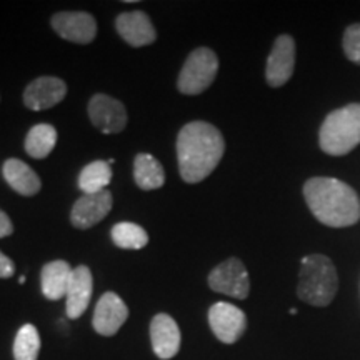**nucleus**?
Instances as JSON below:
<instances>
[{
	"label": "nucleus",
	"instance_id": "1",
	"mask_svg": "<svg viewBox=\"0 0 360 360\" xmlns=\"http://www.w3.org/2000/svg\"><path fill=\"white\" fill-rule=\"evenodd\" d=\"M225 152V141L212 124L195 120L184 125L177 137L179 172L187 184H199L214 172Z\"/></svg>",
	"mask_w": 360,
	"mask_h": 360
},
{
	"label": "nucleus",
	"instance_id": "2",
	"mask_svg": "<svg viewBox=\"0 0 360 360\" xmlns=\"http://www.w3.org/2000/svg\"><path fill=\"white\" fill-rule=\"evenodd\" d=\"M304 199L314 217L328 227H350L360 220L359 195L339 179H309L304 186Z\"/></svg>",
	"mask_w": 360,
	"mask_h": 360
},
{
	"label": "nucleus",
	"instance_id": "3",
	"mask_svg": "<svg viewBox=\"0 0 360 360\" xmlns=\"http://www.w3.org/2000/svg\"><path fill=\"white\" fill-rule=\"evenodd\" d=\"M339 290L335 265L326 255L314 254L302 259L297 283V295L314 307H327Z\"/></svg>",
	"mask_w": 360,
	"mask_h": 360
},
{
	"label": "nucleus",
	"instance_id": "4",
	"mask_svg": "<svg viewBox=\"0 0 360 360\" xmlns=\"http://www.w3.org/2000/svg\"><path fill=\"white\" fill-rule=\"evenodd\" d=\"M321 148L328 155H345L360 143V103L330 112L319 134Z\"/></svg>",
	"mask_w": 360,
	"mask_h": 360
},
{
	"label": "nucleus",
	"instance_id": "5",
	"mask_svg": "<svg viewBox=\"0 0 360 360\" xmlns=\"http://www.w3.org/2000/svg\"><path fill=\"white\" fill-rule=\"evenodd\" d=\"M219 72L217 53L209 47L195 49L179 74L177 89L186 96H199L212 85Z\"/></svg>",
	"mask_w": 360,
	"mask_h": 360
},
{
	"label": "nucleus",
	"instance_id": "6",
	"mask_svg": "<svg viewBox=\"0 0 360 360\" xmlns=\"http://www.w3.org/2000/svg\"><path fill=\"white\" fill-rule=\"evenodd\" d=\"M209 287L217 294L244 300L250 292L249 272L242 260L227 259L209 274Z\"/></svg>",
	"mask_w": 360,
	"mask_h": 360
},
{
	"label": "nucleus",
	"instance_id": "7",
	"mask_svg": "<svg viewBox=\"0 0 360 360\" xmlns=\"http://www.w3.org/2000/svg\"><path fill=\"white\" fill-rule=\"evenodd\" d=\"M209 323L214 335L224 344H233L244 335L247 317L244 310L227 302L214 304L209 310Z\"/></svg>",
	"mask_w": 360,
	"mask_h": 360
},
{
	"label": "nucleus",
	"instance_id": "8",
	"mask_svg": "<svg viewBox=\"0 0 360 360\" xmlns=\"http://www.w3.org/2000/svg\"><path fill=\"white\" fill-rule=\"evenodd\" d=\"M89 117L103 134H119L127 125V110L124 103L105 94H96L90 98Z\"/></svg>",
	"mask_w": 360,
	"mask_h": 360
},
{
	"label": "nucleus",
	"instance_id": "9",
	"mask_svg": "<svg viewBox=\"0 0 360 360\" xmlns=\"http://www.w3.org/2000/svg\"><path fill=\"white\" fill-rule=\"evenodd\" d=\"M295 67V42L290 35H281L274 42L272 52L267 58L265 79L270 87H282L289 82Z\"/></svg>",
	"mask_w": 360,
	"mask_h": 360
},
{
	"label": "nucleus",
	"instance_id": "10",
	"mask_svg": "<svg viewBox=\"0 0 360 360\" xmlns=\"http://www.w3.org/2000/svg\"><path fill=\"white\" fill-rule=\"evenodd\" d=\"M58 37L75 44H90L97 35V22L87 12H58L51 20Z\"/></svg>",
	"mask_w": 360,
	"mask_h": 360
},
{
	"label": "nucleus",
	"instance_id": "11",
	"mask_svg": "<svg viewBox=\"0 0 360 360\" xmlns=\"http://www.w3.org/2000/svg\"><path fill=\"white\" fill-rule=\"evenodd\" d=\"M114 205V199L109 191L97 193H84L75 202L70 212V222L75 229H90L105 219Z\"/></svg>",
	"mask_w": 360,
	"mask_h": 360
},
{
	"label": "nucleus",
	"instance_id": "12",
	"mask_svg": "<svg viewBox=\"0 0 360 360\" xmlns=\"http://www.w3.org/2000/svg\"><path fill=\"white\" fill-rule=\"evenodd\" d=\"M129 319L127 305L114 292H105L94 310L92 326L97 334L110 337L115 335Z\"/></svg>",
	"mask_w": 360,
	"mask_h": 360
},
{
	"label": "nucleus",
	"instance_id": "13",
	"mask_svg": "<svg viewBox=\"0 0 360 360\" xmlns=\"http://www.w3.org/2000/svg\"><path fill=\"white\" fill-rule=\"evenodd\" d=\"M67 85L57 77H39L27 85L24 103L30 110H45L64 101Z\"/></svg>",
	"mask_w": 360,
	"mask_h": 360
},
{
	"label": "nucleus",
	"instance_id": "14",
	"mask_svg": "<svg viewBox=\"0 0 360 360\" xmlns=\"http://www.w3.org/2000/svg\"><path fill=\"white\" fill-rule=\"evenodd\" d=\"M115 29L125 42L132 47H143L155 42L157 32L150 17L142 11L124 12L115 19Z\"/></svg>",
	"mask_w": 360,
	"mask_h": 360
},
{
	"label": "nucleus",
	"instance_id": "15",
	"mask_svg": "<svg viewBox=\"0 0 360 360\" xmlns=\"http://www.w3.org/2000/svg\"><path fill=\"white\" fill-rule=\"evenodd\" d=\"M150 340L157 357L162 360L174 359L180 349L177 322L167 314H157L150 322Z\"/></svg>",
	"mask_w": 360,
	"mask_h": 360
},
{
	"label": "nucleus",
	"instance_id": "16",
	"mask_svg": "<svg viewBox=\"0 0 360 360\" xmlns=\"http://www.w3.org/2000/svg\"><path fill=\"white\" fill-rule=\"evenodd\" d=\"M92 289H94V281H92V272L85 265H79L72 270V277L67 287V304H65V312L69 319H79L82 317V314L87 310L90 299H92Z\"/></svg>",
	"mask_w": 360,
	"mask_h": 360
},
{
	"label": "nucleus",
	"instance_id": "17",
	"mask_svg": "<svg viewBox=\"0 0 360 360\" xmlns=\"http://www.w3.org/2000/svg\"><path fill=\"white\" fill-rule=\"evenodd\" d=\"M2 172L6 182L17 193H20V195L32 197L35 193H39L40 187H42L39 175L35 174L25 162H22L19 159L6 160Z\"/></svg>",
	"mask_w": 360,
	"mask_h": 360
},
{
	"label": "nucleus",
	"instance_id": "18",
	"mask_svg": "<svg viewBox=\"0 0 360 360\" xmlns=\"http://www.w3.org/2000/svg\"><path fill=\"white\" fill-rule=\"evenodd\" d=\"M72 269L65 260H53L45 264L40 272V283H42V294L49 300H60L67 294Z\"/></svg>",
	"mask_w": 360,
	"mask_h": 360
},
{
	"label": "nucleus",
	"instance_id": "19",
	"mask_svg": "<svg viewBox=\"0 0 360 360\" xmlns=\"http://www.w3.org/2000/svg\"><path fill=\"white\" fill-rule=\"evenodd\" d=\"M134 180L142 191H155L165 184L164 167L154 155L139 154L134 160Z\"/></svg>",
	"mask_w": 360,
	"mask_h": 360
},
{
	"label": "nucleus",
	"instance_id": "20",
	"mask_svg": "<svg viewBox=\"0 0 360 360\" xmlns=\"http://www.w3.org/2000/svg\"><path fill=\"white\" fill-rule=\"evenodd\" d=\"M57 143V130L51 124H37L25 137V152L34 159H45Z\"/></svg>",
	"mask_w": 360,
	"mask_h": 360
},
{
	"label": "nucleus",
	"instance_id": "21",
	"mask_svg": "<svg viewBox=\"0 0 360 360\" xmlns=\"http://www.w3.org/2000/svg\"><path fill=\"white\" fill-rule=\"evenodd\" d=\"M112 180V167L109 162L96 160L85 165L79 175V188L84 193H97L105 191Z\"/></svg>",
	"mask_w": 360,
	"mask_h": 360
},
{
	"label": "nucleus",
	"instance_id": "22",
	"mask_svg": "<svg viewBox=\"0 0 360 360\" xmlns=\"http://www.w3.org/2000/svg\"><path fill=\"white\" fill-rule=\"evenodd\" d=\"M112 240L120 249L141 250L148 244V236L146 229L134 222L115 224L112 229Z\"/></svg>",
	"mask_w": 360,
	"mask_h": 360
},
{
	"label": "nucleus",
	"instance_id": "23",
	"mask_svg": "<svg viewBox=\"0 0 360 360\" xmlns=\"http://www.w3.org/2000/svg\"><path fill=\"white\" fill-rule=\"evenodd\" d=\"M40 352V335L32 323H25L17 332L13 340V359L37 360Z\"/></svg>",
	"mask_w": 360,
	"mask_h": 360
},
{
	"label": "nucleus",
	"instance_id": "24",
	"mask_svg": "<svg viewBox=\"0 0 360 360\" xmlns=\"http://www.w3.org/2000/svg\"><path fill=\"white\" fill-rule=\"evenodd\" d=\"M344 52L350 62L360 65V24L350 25L344 34Z\"/></svg>",
	"mask_w": 360,
	"mask_h": 360
},
{
	"label": "nucleus",
	"instance_id": "25",
	"mask_svg": "<svg viewBox=\"0 0 360 360\" xmlns=\"http://www.w3.org/2000/svg\"><path fill=\"white\" fill-rule=\"evenodd\" d=\"M15 274V264L0 252V278H11Z\"/></svg>",
	"mask_w": 360,
	"mask_h": 360
},
{
	"label": "nucleus",
	"instance_id": "26",
	"mask_svg": "<svg viewBox=\"0 0 360 360\" xmlns=\"http://www.w3.org/2000/svg\"><path fill=\"white\" fill-rule=\"evenodd\" d=\"M12 232H13V225H12L11 217H8L4 210H0V238L12 236Z\"/></svg>",
	"mask_w": 360,
	"mask_h": 360
},
{
	"label": "nucleus",
	"instance_id": "27",
	"mask_svg": "<svg viewBox=\"0 0 360 360\" xmlns=\"http://www.w3.org/2000/svg\"><path fill=\"white\" fill-rule=\"evenodd\" d=\"M19 283H25V277H24V276H22V277L19 278Z\"/></svg>",
	"mask_w": 360,
	"mask_h": 360
}]
</instances>
